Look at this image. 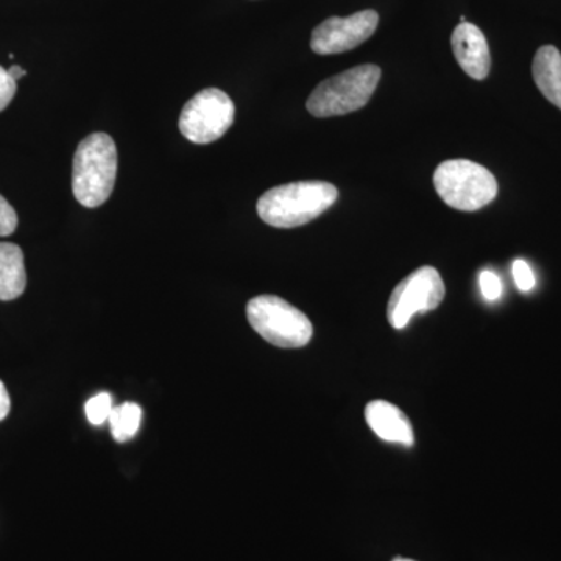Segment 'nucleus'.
Here are the masks:
<instances>
[{
  "label": "nucleus",
  "mask_w": 561,
  "mask_h": 561,
  "mask_svg": "<svg viewBox=\"0 0 561 561\" xmlns=\"http://www.w3.org/2000/svg\"><path fill=\"white\" fill-rule=\"evenodd\" d=\"M339 198L334 184L327 181H297L265 192L257 202V214L275 228H297L320 217Z\"/></svg>",
  "instance_id": "obj_1"
},
{
  "label": "nucleus",
  "mask_w": 561,
  "mask_h": 561,
  "mask_svg": "<svg viewBox=\"0 0 561 561\" xmlns=\"http://www.w3.org/2000/svg\"><path fill=\"white\" fill-rule=\"evenodd\" d=\"M117 176V149L106 133L87 136L73 154L72 191L84 208H99L108 201Z\"/></svg>",
  "instance_id": "obj_2"
},
{
  "label": "nucleus",
  "mask_w": 561,
  "mask_h": 561,
  "mask_svg": "<svg viewBox=\"0 0 561 561\" xmlns=\"http://www.w3.org/2000/svg\"><path fill=\"white\" fill-rule=\"evenodd\" d=\"M382 70L362 65L321 81L309 95L306 108L313 117H334L354 113L370 102L381 80Z\"/></svg>",
  "instance_id": "obj_3"
},
{
  "label": "nucleus",
  "mask_w": 561,
  "mask_h": 561,
  "mask_svg": "<svg viewBox=\"0 0 561 561\" xmlns=\"http://www.w3.org/2000/svg\"><path fill=\"white\" fill-rule=\"evenodd\" d=\"M434 186L446 205L463 213L490 205L497 195L493 173L470 160L442 162L434 173Z\"/></svg>",
  "instance_id": "obj_4"
},
{
  "label": "nucleus",
  "mask_w": 561,
  "mask_h": 561,
  "mask_svg": "<svg viewBox=\"0 0 561 561\" xmlns=\"http://www.w3.org/2000/svg\"><path fill=\"white\" fill-rule=\"evenodd\" d=\"M247 319L264 341L278 348H301L311 342V320L275 295H261L247 305Z\"/></svg>",
  "instance_id": "obj_5"
},
{
  "label": "nucleus",
  "mask_w": 561,
  "mask_h": 561,
  "mask_svg": "<svg viewBox=\"0 0 561 561\" xmlns=\"http://www.w3.org/2000/svg\"><path fill=\"white\" fill-rule=\"evenodd\" d=\"M236 108L227 92L208 88L198 92L184 105L180 116V131L194 144H210L230 130Z\"/></svg>",
  "instance_id": "obj_6"
},
{
  "label": "nucleus",
  "mask_w": 561,
  "mask_h": 561,
  "mask_svg": "<svg viewBox=\"0 0 561 561\" xmlns=\"http://www.w3.org/2000/svg\"><path fill=\"white\" fill-rule=\"evenodd\" d=\"M445 291L440 273L434 267H421L394 287L387 306V319L394 330H402L415 313L437 309Z\"/></svg>",
  "instance_id": "obj_7"
},
{
  "label": "nucleus",
  "mask_w": 561,
  "mask_h": 561,
  "mask_svg": "<svg viewBox=\"0 0 561 561\" xmlns=\"http://www.w3.org/2000/svg\"><path fill=\"white\" fill-rule=\"evenodd\" d=\"M379 24L375 10H364L348 18H330L312 32L311 47L319 55L343 54L365 43Z\"/></svg>",
  "instance_id": "obj_8"
},
{
  "label": "nucleus",
  "mask_w": 561,
  "mask_h": 561,
  "mask_svg": "<svg viewBox=\"0 0 561 561\" xmlns=\"http://www.w3.org/2000/svg\"><path fill=\"white\" fill-rule=\"evenodd\" d=\"M454 57L471 79L483 80L489 77L491 57L489 43L478 25L460 22L451 38Z\"/></svg>",
  "instance_id": "obj_9"
},
{
  "label": "nucleus",
  "mask_w": 561,
  "mask_h": 561,
  "mask_svg": "<svg viewBox=\"0 0 561 561\" xmlns=\"http://www.w3.org/2000/svg\"><path fill=\"white\" fill-rule=\"evenodd\" d=\"M365 420L370 430L382 440L413 446L415 435L405 413L387 401H371L365 409Z\"/></svg>",
  "instance_id": "obj_10"
},
{
  "label": "nucleus",
  "mask_w": 561,
  "mask_h": 561,
  "mask_svg": "<svg viewBox=\"0 0 561 561\" xmlns=\"http://www.w3.org/2000/svg\"><path fill=\"white\" fill-rule=\"evenodd\" d=\"M27 287L24 253L20 247L0 242V301L20 298Z\"/></svg>",
  "instance_id": "obj_11"
},
{
  "label": "nucleus",
  "mask_w": 561,
  "mask_h": 561,
  "mask_svg": "<svg viewBox=\"0 0 561 561\" xmlns=\"http://www.w3.org/2000/svg\"><path fill=\"white\" fill-rule=\"evenodd\" d=\"M535 83L552 105L561 110V54L557 47L542 46L531 65Z\"/></svg>",
  "instance_id": "obj_12"
},
{
  "label": "nucleus",
  "mask_w": 561,
  "mask_h": 561,
  "mask_svg": "<svg viewBox=\"0 0 561 561\" xmlns=\"http://www.w3.org/2000/svg\"><path fill=\"white\" fill-rule=\"evenodd\" d=\"M142 411L135 402H125L113 409L110 415V430L114 440L125 443L138 434Z\"/></svg>",
  "instance_id": "obj_13"
},
{
  "label": "nucleus",
  "mask_w": 561,
  "mask_h": 561,
  "mask_svg": "<svg viewBox=\"0 0 561 561\" xmlns=\"http://www.w3.org/2000/svg\"><path fill=\"white\" fill-rule=\"evenodd\" d=\"M113 409V398L110 393L95 394L84 405L87 419L90 420L92 426H102L103 423H106Z\"/></svg>",
  "instance_id": "obj_14"
},
{
  "label": "nucleus",
  "mask_w": 561,
  "mask_h": 561,
  "mask_svg": "<svg viewBox=\"0 0 561 561\" xmlns=\"http://www.w3.org/2000/svg\"><path fill=\"white\" fill-rule=\"evenodd\" d=\"M513 279H515L516 286L522 291H530L535 287L534 272H531L530 265L526 261L516 260L512 265Z\"/></svg>",
  "instance_id": "obj_15"
},
{
  "label": "nucleus",
  "mask_w": 561,
  "mask_h": 561,
  "mask_svg": "<svg viewBox=\"0 0 561 561\" xmlns=\"http://www.w3.org/2000/svg\"><path fill=\"white\" fill-rule=\"evenodd\" d=\"M479 284H481V290L483 297L489 301H496L502 295V280L496 273L491 271H483L479 276Z\"/></svg>",
  "instance_id": "obj_16"
},
{
  "label": "nucleus",
  "mask_w": 561,
  "mask_h": 561,
  "mask_svg": "<svg viewBox=\"0 0 561 561\" xmlns=\"http://www.w3.org/2000/svg\"><path fill=\"white\" fill-rule=\"evenodd\" d=\"M18 228L16 210L0 195V238L13 234Z\"/></svg>",
  "instance_id": "obj_17"
},
{
  "label": "nucleus",
  "mask_w": 561,
  "mask_h": 561,
  "mask_svg": "<svg viewBox=\"0 0 561 561\" xmlns=\"http://www.w3.org/2000/svg\"><path fill=\"white\" fill-rule=\"evenodd\" d=\"M16 81L11 79L9 70L0 66V111L5 110L10 105L14 94H16Z\"/></svg>",
  "instance_id": "obj_18"
},
{
  "label": "nucleus",
  "mask_w": 561,
  "mask_h": 561,
  "mask_svg": "<svg viewBox=\"0 0 561 561\" xmlns=\"http://www.w3.org/2000/svg\"><path fill=\"white\" fill-rule=\"evenodd\" d=\"M11 409V400L9 390H7L5 383L0 381V421L5 420L9 416Z\"/></svg>",
  "instance_id": "obj_19"
},
{
  "label": "nucleus",
  "mask_w": 561,
  "mask_h": 561,
  "mask_svg": "<svg viewBox=\"0 0 561 561\" xmlns=\"http://www.w3.org/2000/svg\"><path fill=\"white\" fill-rule=\"evenodd\" d=\"M9 73H10V77L11 79H13L14 81H16L18 83V80L22 79V77H25V69H22L21 66H11V68L9 69Z\"/></svg>",
  "instance_id": "obj_20"
},
{
  "label": "nucleus",
  "mask_w": 561,
  "mask_h": 561,
  "mask_svg": "<svg viewBox=\"0 0 561 561\" xmlns=\"http://www.w3.org/2000/svg\"><path fill=\"white\" fill-rule=\"evenodd\" d=\"M391 561H415V560L401 559V557H398V559H394V560H391Z\"/></svg>",
  "instance_id": "obj_21"
}]
</instances>
